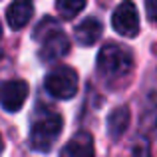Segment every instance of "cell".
Returning a JSON list of instances; mask_svg holds the SVG:
<instances>
[{"mask_svg": "<svg viewBox=\"0 0 157 157\" xmlns=\"http://www.w3.org/2000/svg\"><path fill=\"white\" fill-rule=\"evenodd\" d=\"M111 26L121 36H127V38L137 36V32H139V14H137L135 4L129 2V0L119 2L117 8L113 10V16H111Z\"/></svg>", "mask_w": 157, "mask_h": 157, "instance_id": "277c9868", "label": "cell"}, {"mask_svg": "<svg viewBox=\"0 0 157 157\" xmlns=\"http://www.w3.org/2000/svg\"><path fill=\"white\" fill-rule=\"evenodd\" d=\"M60 30H62L60 24H58L54 18H44L42 22L36 26V30H34V38L38 40V42H42V40H46V38H48V36L56 34V32H60Z\"/></svg>", "mask_w": 157, "mask_h": 157, "instance_id": "4fadbf2b", "label": "cell"}, {"mask_svg": "<svg viewBox=\"0 0 157 157\" xmlns=\"http://www.w3.org/2000/svg\"><path fill=\"white\" fill-rule=\"evenodd\" d=\"M141 123L145 127H149V129L157 125V84L145 94V104H143Z\"/></svg>", "mask_w": 157, "mask_h": 157, "instance_id": "8fae6325", "label": "cell"}, {"mask_svg": "<svg viewBox=\"0 0 157 157\" xmlns=\"http://www.w3.org/2000/svg\"><path fill=\"white\" fill-rule=\"evenodd\" d=\"M0 38H2V24H0Z\"/></svg>", "mask_w": 157, "mask_h": 157, "instance_id": "e0dca14e", "label": "cell"}, {"mask_svg": "<svg viewBox=\"0 0 157 157\" xmlns=\"http://www.w3.org/2000/svg\"><path fill=\"white\" fill-rule=\"evenodd\" d=\"M32 14H34V4L30 0H14L10 6L6 8V20L8 26L12 30H20L30 22Z\"/></svg>", "mask_w": 157, "mask_h": 157, "instance_id": "52a82bcc", "label": "cell"}, {"mask_svg": "<svg viewBox=\"0 0 157 157\" xmlns=\"http://www.w3.org/2000/svg\"><path fill=\"white\" fill-rule=\"evenodd\" d=\"M2 149H4V145H2V137H0V153H2Z\"/></svg>", "mask_w": 157, "mask_h": 157, "instance_id": "2e32d148", "label": "cell"}, {"mask_svg": "<svg viewBox=\"0 0 157 157\" xmlns=\"http://www.w3.org/2000/svg\"><path fill=\"white\" fill-rule=\"evenodd\" d=\"M86 0H56V10L62 18L72 20L84 10Z\"/></svg>", "mask_w": 157, "mask_h": 157, "instance_id": "7c38bea8", "label": "cell"}, {"mask_svg": "<svg viewBox=\"0 0 157 157\" xmlns=\"http://www.w3.org/2000/svg\"><path fill=\"white\" fill-rule=\"evenodd\" d=\"M133 58L119 44H105L98 54V72L107 84L119 82L129 74Z\"/></svg>", "mask_w": 157, "mask_h": 157, "instance_id": "6da1fadb", "label": "cell"}, {"mask_svg": "<svg viewBox=\"0 0 157 157\" xmlns=\"http://www.w3.org/2000/svg\"><path fill=\"white\" fill-rule=\"evenodd\" d=\"M46 90L56 100H70L78 92V74L68 66H56L46 76Z\"/></svg>", "mask_w": 157, "mask_h": 157, "instance_id": "3957f363", "label": "cell"}, {"mask_svg": "<svg viewBox=\"0 0 157 157\" xmlns=\"http://www.w3.org/2000/svg\"><path fill=\"white\" fill-rule=\"evenodd\" d=\"M101 22L98 18H86L82 20V24L76 26V38L82 46H94L98 42V38L101 36Z\"/></svg>", "mask_w": 157, "mask_h": 157, "instance_id": "30bf717a", "label": "cell"}, {"mask_svg": "<svg viewBox=\"0 0 157 157\" xmlns=\"http://www.w3.org/2000/svg\"><path fill=\"white\" fill-rule=\"evenodd\" d=\"M133 157H151V151H149V143H143V141H139L137 145H135V149H133Z\"/></svg>", "mask_w": 157, "mask_h": 157, "instance_id": "9a60e30c", "label": "cell"}, {"mask_svg": "<svg viewBox=\"0 0 157 157\" xmlns=\"http://www.w3.org/2000/svg\"><path fill=\"white\" fill-rule=\"evenodd\" d=\"M60 157H94V139L88 131L76 133L64 145Z\"/></svg>", "mask_w": 157, "mask_h": 157, "instance_id": "ba28073f", "label": "cell"}, {"mask_svg": "<svg viewBox=\"0 0 157 157\" xmlns=\"http://www.w3.org/2000/svg\"><path fill=\"white\" fill-rule=\"evenodd\" d=\"M28 98V84L24 80H8L0 84V105L6 111H18Z\"/></svg>", "mask_w": 157, "mask_h": 157, "instance_id": "5b68a950", "label": "cell"}, {"mask_svg": "<svg viewBox=\"0 0 157 157\" xmlns=\"http://www.w3.org/2000/svg\"><path fill=\"white\" fill-rule=\"evenodd\" d=\"M145 12H147V18L157 26V0H147L145 2Z\"/></svg>", "mask_w": 157, "mask_h": 157, "instance_id": "5bb4252c", "label": "cell"}, {"mask_svg": "<svg viewBox=\"0 0 157 157\" xmlns=\"http://www.w3.org/2000/svg\"><path fill=\"white\" fill-rule=\"evenodd\" d=\"M129 121H131V113H129V107L125 105H119L107 115V133L109 137L113 139H119L125 129L129 127Z\"/></svg>", "mask_w": 157, "mask_h": 157, "instance_id": "9c48e42d", "label": "cell"}, {"mask_svg": "<svg viewBox=\"0 0 157 157\" xmlns=\"http://www.w3.org/2000/svg\"><path fill=\"white\" fill-rule=\"evenodd\" d=\"M62 117L56 111H42L36 115L34 123H32L30 131V143L36 151L40 153H48L52 149L54 141L60 137L62 133Z\"/></svg>", "mask_w": 157, "mask_h": 157, "instance_id": "7a4b0ae2", "label": "cell"}, {"mask_svg": "<svg viewBox=\"0 0 157 157\" xmlns=\"http://www.w3.org/2000/svg\"><path fill=\"white\" fill-rule=\"evenodd\" d=\"M68 50H70V42H68V38H66V34L60 30V32L48 36L46 40L40 42L38 56H40L42 62H54V60H58V58H62Z\"/></svg>", "mask_w": 157, "mask_h": 157, "instance_id": "8992f818", "label": "cell"}]
</instances>
